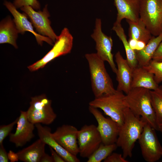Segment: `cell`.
<instances>
[{
	"label": "cell",
	"instance_id": "30",
	"mask_svg": "<svg viewBox=\"0 0 162 162\" xmlns=\"http://www.w3.org/2000/svg\"><path fill=\"white\" fill-rule=\"evenodd\" d=\"M104 162H128L121 154L112 153L106 158Z\"/></svg>",
	"mask_w": 162,
	"mask_h": 162
},
{
	"label": "cell",
	"instance_id": "37",
	"mask_svg": "<svg viewBox=\"0 0 162 162\" xmlns=\"http://www.w3.org/2000/svg\"><path fill=\"white\" fill-rule=\"evenodd\" d=\"M146 44L145 42L140 41H137L136 48V50H140L143 49Z\"/></svg>",
	"mask_w": 162,
	"mask_h": 162
},
{
	"label": "cell",
	"instance_id": "8",
	"mask_svg": "<svg viewBox=\"0 0 162 162\" xmlns=\"http://www.w3.org/2000/svg\"><path fill=\"white\" fill-rule=\"evenodd\" d=\"M155 130L146 123L138 140L142 157L148 162L157 161L162 156V147Z\"/></svg>",
	"mask_w": 162,
	"mask_h": 162
},
{
	"label": "cell",
	"instance_id": "22",
	"mask_svg": "<svg viewBox=\"0 0 162 162\" xmlns=\"http://www.w3.org/2000/svg\"><path fill=\"white\" fill-rule=\"evenodd\" d=\"M162 41V33L158 36H152L142 50H135L139 66L144 67L149 63Z\"/></svg>",
	"mask_w": 162,
	"mask_h": 162
},
{
	"label": "cell",
	"instance_id": "24",
	"mask_svg": "<svg viewBox=\"0 0 162 162\" xmlns=\"http://www.w3.org/2000/svg\"><path fill=\"white\" fill-rule=\"evenodd\" d=\"M126 21L129 26V38L142 41L147 44L152 36L144 22L140 19L136 22L128 20Z\"/></svg>",
	"mask_w": 162,
	"mask_h": 162
},
{
	"label": "cell",
	"instance_id": "26",
	"mask_svg": "<svg viewBox=\"0 0 162 162\" xmlns=\"http://www.w3.org/2000/svg\"><path fill=\"white\" fill-rule=\"evenodd\" d=\"M118 147L116 143L106 145L101 143L88 158L87 162H100L104 160Z\"/></svg>",
	"mask_w": 162,
	"mask_h": 162
},
{
	"label": "cell",
	"instance_id": "21",
	"mask_svg": "<svg viewBox=\"0 0 162 162\" xmlns=\"http://www.w3.org/2000/svg\"><path fill=\"white\" fill-rule=\"evenodd\" d=\"M19 33L13 20L10 16L2 20L0 24V43H8L18 48L16 40Z\"/></svg>",
	"mask_w": 162,
	"mask_h": 162
},
{
	"label": "cell",
	"instance_id": "10",
	"mask_svg": "<svg viewBox=\"0 0 162 162\" xmlns=\"http://www.w3.org/2000/svg\"><path fill=\"white\" fill-rule=\"evenodd\" d=\"M91 36L96 42V53L97 55L104 62H107L112 71L116 74L117 68L112 53L113 40L111 37L107 36L102 32L100 19H96L95 28Z\"/></svg>",
	"mask_w": 162,
	"mask_h": 162
},
{
	"label": "cell",
	"instance_id": "6",
	"mask_svg": "<svg viewBox=\"0 0 162 162\" xmlns=\"http://www.w3.org/2000/svg\"><path fill=\"white\" fill-rule=\"evenodd\" d=\"M26 112L28 120L34 124L49 125L57 117L52 107V100L45 94L32 97L30 106Z\"/></svg>",
	"mask_w": 162,
	"mask_h": 162
},
{
	"label": "cell",
	"instance_id": "18",
	"mask_svg": "<svg viewBox=\"0 0 162 162\" xmlns=\"http://www.w3.org/2000/svg\"><path fill=\"white\" fill-rule=\"evenodd\" d=\"M117 11L115 22L121 23L124 19L134 22L140 19L139 0H114Z\"/></svg>",
	"mask_w": 162,
	"mask_h": 162
},
{
	"label": "cell",
	"instance_id": "23",
	"mask_svg": "<svg viewBox=\"0 0 162 162\" xmlns=\"http://www.w3.org/2000/svg\"><path fill=\"white\" fill-rule=\"evenodd\" d=\"M112 29L122 42L126 52V59L130 67L133 69L138 66L135 51L132 49L130 46L121 23L115 22Z\"/></svg>",
	"mask_w": 162,
	"mask_h": 162
},
{
	"label": "cell",
	"instance_id": "36",
	"mask_svg": "<svg viewBox=\"0 0 162 162\" xmlns=\"http://www.w3.org/2000/svg\"><path fill=\"white\" fill-rule=\"evenodd\" d=\"M128 41L130 46L131 48L136 50V48L137 40L134 39L129 38Z\"/></svg>",
	"mask_w": 162,
	"mask_h": 162
},
{
	"label": "cell",
	"instance_id": "2",
	"mask_svg": "<svg viewBox=\"0 0 162 162\" xmlns=\"http://www.w3.org/2000/svg\"><path fill=\"white\" fill-rule=\"evenodd\" d=\"M150 91L142 87L132 88L125 95L124 102L126 106L135 116L157 130L158 124L152 104Z\"/></svg>",
	"mask_w": 162,
	"mask_h": 162
},
{
	"label": "cell",
	"instance_id": "17",
	"mask_svg": "<svg viewBox=\"0 0 162 162\" xmlns=\"http://www.w3.org/2000/svg\"><path fill=\"white\" fill-rule=\"evenodd\" d=\"M39 138L57 152L67 162H79L76 156L73 155L62 147L53 137L51 129L42 126L41 124H35Z\"/></svg>",
	"mask_w": 162,
	"mask_h": 162
},
{
	"label": "cell",
	"instance_id": "16",
	"mask_svg": "<svg viewBox=\"0 0 162 162\" xmlns=\"http://www.w3.org/2000/svg\"><path fill=\"white\" fill-rule=\"evenodd\" d=\"M117 68L116 73V79L118 82L117 90L128 94L131 89L133 69L124 59L119 51L115 55Z\"/></svg>",
	"mask_w": 162,
	"mask_h": 162
},
{
	"label": "cell",
	"instance_id": "27",
	"mask_svg": "<svg viewBox=\"0 0 162 162\" xmlns=\"http://www.w3.org/2000/svg\"><path fill=\"white\" fill-rule=\"evenodd\" d=\"M143 67L154 75L155 80L158 84L162 82V62L152 59L147 66Z\"/></svg>",
	"mask_w": 162,
	"mask_h": 162
},
{
	"label": "cell",
	"instance_id": "12",
	"mask_svg": "<svg viewBox=\"0 0 162 162\" xmlns=\"http://www.w3.org/2000/svg\"><path fill=\"white\" fill-rule=\"evenodd\" d=\"M47 7L46 4L42 11H36L30 6H24L20 9L30 18L36 31L39 34L47 36L55 43L58 36L51 26V22L48 19L50 15Z\"/></svg>",
	"mask_w": 162,
	"mask_h": 162
},
{
	"label": "cell",
	"instance_id": "1",
	"mask_svg": "<svg viewBox=\"0 0 162 162\" xmlns=\"http://www.w3.org/2000/svg\"><path fill=\"white\" fill-rule=\"evenodd\" d=\"M146 123L141 118L135 116L126 107L124 112V122L120 127L116 142L118 147L122 149L124 158L132 156L135 143L140 138Z\"/></svg>",
	"mask_w": 162,
	"mask_h": 162
},
{
	"label": "cell",
	"instance_id": "5",
	"mask_svg": "<svg viewBox=\"0 0 162 162\" xmlns=\"http://www.w3.org/2000/svg\"><path fill=\"white\" fill-rule=\"evenodd\" d=\"M140 19L152 35L162 33V0H139Z\"/></svg>",
	"mask_w": 162,
	"mask_h": 162
},
{
	"label": "cell",
	"instance_id": "14",
	"mask_svg": "<svg viewBox=\"0 0 162 162\" xmlns=\"http://www.w3.org/2000/svg\"><path fill=\"white\" fill-rule=\"evenodd\" d=\"M16 124L15 132L10 134L9 140L16 147H22L34 137L33 131L35 125L28 120L26 111L22 110Z\"/></svg>",
	"mask_w": 162,
	"mask_h": 162
},
{
	"label": "cell",
	"instance_id": "28",
	"mask_svg": "<svg viewBox=\"0 0 162 162\" xmlns=\"http://www.w3.org/2000/svg\"><path fill=\"white\" fill-rule=\"evenodd\" d=\"M18 117L14 121L7 125H2L0 126V145L3 144L5 138L10 134L14 126L17 124Z\"/></svg>",
	"mask_w": 162,
	"mask_h": 162
},
{
	"label": "cell",
	"instance_id": "7",
	"mask_svg": "<svg viewBox=\"0 0 162 162\" xmlns=\"http://www.w3.org/2000/svg\"><path fill=\"white\" fill-rule=\"evenodd\" d=\"M73 39L68 29L64 28L52 48L41 59L28 66V69L31 71H36L56 58L69 53L72 48Z\"/></svg>",
	"mask_w": 162,
	"mask_h": 162
},
{
	"label": "cell",
	"instance_id": "31",
	"mask_svg": "<svg viewBox=\"0 0 162 162\" xmlns=\"http://www.w3.org/2000/svg\"><path fill=\"white\" fill-rule=\"evenodd\" d=\"M152 60L158 62H162V41L154 53Z\"/></svg>",
	"mask_w": 162,
	"mask_h": 162
},
{
	"label": "cell",
	"instance_id": "15",
	"mask_svg": "<svg viewBox=\"0 0 162 162\" xmlns=\"http://www.w3.org/2000/svg\"><path fill=\"white\" fill-rule=\"evenodd\" d=\"M4 4L14 16L13 21L19 33L23 34L26 31L30 32L34 35L39 44L42 46L43 41H45L50 45H53L54 42L51 39L34 31L32 23L28 20L27 15L25 13H20L13 4L9 2L5 1Z\"/></svg>",
	"mask_w": 162,
	"mask_h": 162
},
{
	"label": "cell",
	"instance_id": "4",
	"mask_svg": "<svg viewBox=\"0 0 162 162\" xmlns=\"http://www.w3.org/2000/svg\"><path fill=\"white\" fill-rule=\"evenodd\" d=\"M125 95L123 92L116 90L113 93L95 98L89 103V106L102 110L104 114L120 127L124 122V112L126 107L124 102Z\"/></svg>",
	"mask_w": 162,
	"mask_h": 162
},
{
	"label": "cell",
	"instance_id": "32",
	"mask_svg": "<svg viewBox=\"0 0 162 162\" xmlns=\"http://www.w3.org/2000/svg\"><path fill=\"white\" fill-rule=\"evenodd\" d=\"M9 160L8 153L3 145H0V162H8Z\"/></svg>",
	"mask_w": 162,
	"mask_h": 162
},
{
	"label": "cell",
	"instance_id": "35",
	"mask_svg": "<svg viewBox=\"0 0 162 162\" xmlns=\"http://www.w3.org/2000/svg\"><path fill=\"white\" fill-rule=\"evenodd\" d=\"M53 160L51 156L45 153L42 156L40 162H53Z\"/></svg>",
	"mask_w": 162,
	"mask_h": 162
},
{
	"label": "cell",
	"instance_id": "11",
	"mask_svg": "<svg viewBox=\"0 0 162 162\" xmlns=\"http://www.w3.org/2000/svg\"><path fill=\"white\" fill-rule=\"evenodd\" d=\"M88 110L97 122V128L102 143L106 145L116 143L120 128L118 124L110 117H105L97 108L89 106Z\"/></svg>",
	"mask_w": 162,
	"mask_h": 162
},
{
	"label": "cell",
	"instance_id": "3",
	"mask_svg": "<svg viewBox=\"0 0 162 162\" xmlns=\"http://www.w3.org/2000/svg\"><path fill=\"white\" fill-rule=\"evenodd\" d=\"M85 57L88 64L92 88L95 97L114 92L116 90L107 72L104 62L96 53L86 54Z\"/></svg>",
	"mask_w": 162,
	"mask_h": 162
},
{
	"label": "cell",
	"instance_id": "19",
	"mask_svg": "<svg viewBox=\"0 0 162 162\" xmlns=\"http://www.w3.org/2000/svg\"><path fill=\"white\" fill-rule=\"evenodd\" d=\"M158 87L154 75L143 67L138 65L133 69L131 88L142 87L154 90Z\"/></svg>",
	"mask_w": 162,
	"mask_h": 162
},
{
	"label": "cell",
	"instance_id": "38",
	"mask_svg": "<svg viewBox=\"0 0 162 162\" xmlns=\"http://www.w3.org/2000/svg\"><path fill=\"white\" fill-rule=\"evenodd\" d=\"M157 130L162 132V122L158 125Z\"/></svg>",
	"mask_w": 162,
	"mask_h": 162
},
{
	"label": "cell",
	"instance_id": "29",
	"mask_svg": "<svg viewBox=\"0 0 162 162\" xmlns=\"http://www.w3.org/2000/svg\"><path fill=\"white\" fill-rule=\"evenodd\" d=\"M13 4L16 8H21L26 6H30L36 10L40 9V6L37 0H14Z\"/></svg>",
	"mask_w": 162,
	"mask_h": 162
},
{
	"label": "cell",
	"instance_id": "20",
	"mask_svg": "<svg viewBox=\"0 0 162 162\" xmlns=\"http://www.w3.org/2000/svg\"><path fill=\"white\" fill-rule=\"evenodd\" d=\"M46 144L39 138L16 153L19 160L24 162H40L42 156L45 153Z\"/></svg>",
	"mask_w": 162,
	"mask_h": 162
},
{
	"label": "cell",
	"instance_id": "13",
	"mask_svg": "<svg viewBox=\"0 0 162 162\" xmlns=\"http://www.w3.org/2000/svg\"><path fill=\"white\" fill-rule=\"evenodd\" d=\"M78 130L75 127L63 124L58 127L52 135L56 141L71 154L76 156L79 154L78 143Z\"/></svg>",
	"mask_w": 162,
	"mask_h": 162
},
{
	"label": "cell",
	"instance_id": "25",
	"mask_svg": "<svg viewBox=\"0 0 162 162\" xmlns=\"http://www.w3.org/2000/svg\"><path fill=\"white\" fill-rule=\"evenodd\" d=\"M152 104L154 112L158 125L162 122V86L156 89L150 90Z\"/></svg>",
	"mask_w": 162,
	"mask_h": 162
},
{
	"label": "cell",
	"instance_id": "34",
	"mask_svg": "<svg viewBox=\"0 0 162 162\" xmlns=\"http://www.w3.org/2000/svg\"><path fill=\"white\" fill-rule=\"evenodd\" d=\"M9 160L11 162L17 161L19 159L18 155L17 153H15L11 150H10L8 153Z\"/></svg>",
	"mask_w": 162,
	"mask_h": 162
},
{
	"label": "cell",
	"instance_id": "33",
	"mask_svg": "<svg viewBox=\"0 0 162 162\" xmlns=\"http://www.w3.org/2000/svg\"><path fill=\"white\" fill-rule=\"evenodd\" d=\"M51 156L54 162H65L63 158L54 149L50 147H49Z\"/></svg>",
	"mask_w": 162,
	"mask_h": 162
},
{
	"label": "cell",
	"instance_id": "9",
	"mask_svg": "<svg viewBox=\"0 0 162 162\" xmlns=\"http://www.w3.org/2000/svg\"><path fill=\"white\" fill-rule=\"evenodd\" d=\"M78 143L80 157L88 158L98 147L102 140L97 126L85 124L78 130Z\"/></svg>",
	"mask_w": 162,
	"mask_h": 162
}]
</instances>
